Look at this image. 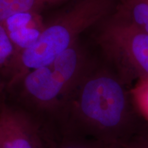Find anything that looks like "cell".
I'll list each match as a JSON object with an SVG mask.
<instances>
[{
    "instance_id": "obj_7",
    "label": "cell",
    "mask_w": 148,
    "mask_h": 148,
    "mask_svg": "<svg viewBox=\"0 0 148 148\" xmlns=\"http://www.w3.org/2000/svg\"><path fill=\"white\" fill-rule=\"evenodd\" d=\"M112 14L148 34V0H116Z\"/></svg>"
},
{
    "instance_id": "obj_13",
    "label": "cell",
    "mask_w": 148,
    "mask_h": 148,
    "mask_svg": "<svg viewBox=\"0 0 148 148\" xmlns=\"http://www.w3.org/2000/svg\"><path fill=\"white\" fill-rule=\"evenodd\" d=\"M5 85L3 81L0 76V111L2 108L3 105L4 104L5 101Z\"/></svg>"
},
{
    "instance_id": "obj_9",
    "label": "cell",
    "mask_w": 148,
    "mask_h": 148,
    "mask_svg": "<svg viewBox=\"0 0 148 148\" xmlns=\"http://www.w3.org/2000/svg\"><path fill=\"white\" fill-rule=\"evenodd\" d=\"M130 92L135 108L148 123V77L138 79Z\"/></svg>"
},
{
    "instance_id": "obj_5",
    "label": "cell",
    "mask_w": 148,
    "mask_h": 148,
    "mask_svg": "<svg viewBox=\"0 0 148 148\" xmlns=\"http://www.w3.org/2000/svg\"><path fill=\"white\" fill-rule=\"evenodd\" d=\"M55 144L34 116L5 101L0 111V148H51Z\"/></svg>"
},
{
    "instance_id": "obj_2",
    "label": "cell",
    "mask_w": 148,
    "mask_h": 148,
    "mask_svg": "<svg viewBox=\"0 0 148 148\" xmlns=\"http://www.w3.org/2000/svg\"><path fill=\"white\" fill-rule=\"evenodd\" d=\"M85 68L84 54L76 42L51 63L23 77L18 93L23 106L18 107L34 116L49 134L56 117L84 77Z\"/></svg>"
},
{
    "instance_id": "obj_12",
    "label": "cell",
    "mask_w": 148,
    "mask_h": 148,
    "mask_svg": "<svg viewBox=\"0 0 148 148\" xmlns=\"http://www.w3.org/2000/svg\"><path fill=\"white\" fill-rule=\"evenodd\" d=\"M122 148H148V125L145 129L121 146Z\"/></svg>"
},
{
    "instance_id": "obj_3",
    "label": "cell",
    "mask_w": 148,
    "mask_h": 148,
    "mask_svg": "<svg viewBox=\"0 0 148 148\" xmlns=\"http://www.w3.org/2000/svg\"><path fill=\"white\" fill-rule=\"evenodd\" d=\"M116 0H73L45 24L36 43L20 55L10 73L8 88L21 82L26 74L51 63L77 42L83 32L113 12Z\"/></svg>"
},
{
    "instance_id": "obj_10",
    "label": "cell",
    "mask_w": 148,
    "mask_h": 148,
    "mask_svg": "<svg viewBox=\"0 0 148 148\" xmlns=\"http://www.w3.org/2000/svg\"><path fill=\"white\" fill-rule=\"evenodd\" d=\"M15 58V50L6 31L0 23V70L9 72Z\"/></svg>"
},
{
    "instance_id": "obj_14",
    "label": "cell",
    "mask_w": 148,
    "mask_h": 148,
    "mask_svg": "<svg viewBox=\"0 0 148 148\" xmlns=\"http://www.w3.org/2000/svg\"><path fill=\"white\" fill-rule=\"evenodd\" d=\"M105 148H122L121 145H117V144H112V145H107Z\"/></svg>"
},
{
    "instance_id": "obj_4",
    "label": "cell",
    "mask_w": 148,
    "mask_h": 148,
    "mask_svg": "<svg viewBox=\"0 0 148 148\" xmlns=\"http://www.w3.org/2000/svg\"><path fill=\"white\" fill-rule=\"evenodd\" d=\"M97 36V42L127 84L148 77V34L110 15Z\"/></svg>"
},
{
    "instance_id": "obj_6",
    "label": "cell",
    "mask_w": 148,
    "mask_h": 148,
    "mask_svg": "<svg viewBox=\"0 0 148 148\" xmlns=\"http://www.w3.org/2000/svg\"><path fill=\"white\" fill-rule=\"evenodd\" d=\"M12 42L15 50V58L10 71L20 55L36 43L45 23L42 20L41 14L21 13L13 15L1 23Z\"/></svg>"
},
{
    "instance_id": "obj_11",
    "label": "cell",
    "mask_w": 148,
    "mask_h": 148,
    "mask_svg": "<svg viewBox=\"0 0 148 148\" xmlns=\"http://www.w3.org/2000/svg\"><path fill=\"white\" fill-rule=\"evenodd\" d=\"M107 145L90 138H66L62 139L51 148H105Z\"/></svg>"
},
{
    "instance_id": "obj_1",
    "label": "cell",
    "mask_w": 148,
    "mask_h": 148,
    "mask_svg": "<svg viewBox=\"0 0 148 148\" xmlns=\"http://www.w3.org/2000/svg\"><path fill=\"white\" fill-rule=\"evenodd\" d=\"M140 116L125 84L118 76L99 72L84 76L56 117L51 131L57 141L84 138L122 146L147 126Z\"/></svg>"
},
{
    "instance_id": "obj_8",
    "label": "cell",
    "mask_w": 148,
    "mask_h": 148,
    "mask_svg": "<svg viewBox=\"0 0 148 148\" xmlns=\"http://www.w3.org/2000/svg\"><path fill=\"white\" fill-rule=\"evenodd\" d=\"M73 0H0V23L21 13L41 14L43 10Z\"/></svg>"
}]
</instances>
